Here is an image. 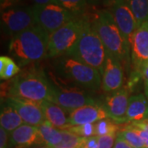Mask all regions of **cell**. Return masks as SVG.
Returning <instances> with one entry per match:
<instances>
[{"label": "cell", "mask_w": 148, "mask_h": 148, "mask_svg": "<svg viewBox=\"0 0 148 148\" xmlns=\"http://www.w3.org/2000/svg\"><path fill=\"white\" fill-rule=\"evenodd\" d=\"M91 27L100 37L106 51L118 58L123 68L128 70L131 64V47L117 26L109 9L95 11L89 16Z\"/></svg>", "instance_id": "cell-1"}, {"label": "cell", "mask_w": 148, "mask_h": 148, "mask_svg": "<svg viewBox=\"0 0 148 148\" xmlns=\"http://www.w3.org/2000/svg\"><path fill=\"white\" fill-rule=\"evenodd\" d=\"M118 134L120 135L127 143H129L132 146V147L146 148L143 140L138 134L135 127L132 126V124L125 127Z\"/></svg>", "instance_id": "cell-25"}, {"label": "cell", "mask_w": 148, "mask_h": 148, "mask_svg": "<svg viewBox=\"0 0 148 148\" xmlns=\"http://www.w3.org/2000/svg\"><path fill=\"white\" fill-rule=\"evenodd\" d=\"M148 119V101L145 94L129 97L127 110V122L141 123Z\"/></svg>", "instance_id": "cell-18"}, {"label": "cell", "mask_w": 148, "mask_h": 148, "mask_svg": "<svg viewBox=\"0 0 148 148\" xmlns=\"http://www.w3.org/2000/svg\"><path fill=\"white\" fill-rule=\"evenodd\" d=\"M82 148H98V136L86 138Z\"/></svg>", "instance_id": "cell-31"}, {"label": "cell", "mask_w": 148, "mask_h": 148, "mask_svg": "<svg viewBox=\"0 0 148 148\" xmlns=\"http://www.w3.org/2000/svg\"><path fill=\"white\" fill-rule=\"evenodd\" d=\"M36 24L33 6H13L1 12L2 28L6 34L12 37Z\"/></svg>", "instance_id": "cell-8"}, {"label": "cell", "mask_w": 148, "mask_h": 148, "mask_svg": "<svg viewBox=\"0 0 148 148\" xmlns=\"http://www.w3.org/2000/svg\"><path fill=\"white\" fill-rule=\"evenodd\" d=\"M49 101L62 107L69 113L86 105H93L99 102L78 87H63L57 84H53Z\"/></svg>", "instance_id": "cell-9"}, {"label": "cell", "mask_w": 148, "mask_h": 148, "mask_svg": "<svg viewBox=\"0 0 148 148\" xmlns=\"http://www.w3.org/2000/svg\"><path fill=\"white\" fill-rule=\"evenodd\" d=\"M140 73L142 74V77H143V80H144V82L148 83V63H147L142 68Z\"/></svg>", "instance_id": "cell-34"}, {"label": "cell", "mask_w": 148, "mask_h": 148, "mask_svg": "<svg viewBox=\"0 0 148 148\" xmlns=\"http://www.w3.org/2000/svg\"><path fill=\"white\" fill-rule=\"evenodd\" d=\"M68 130L82 138H90V137L96 136L95 123H86L83 125L72 126Z\"/></svg>", "instance_id": "cell-27"}, {"label": "cell", "mask_w": 148, "mask_h": 148, "mask_svg": "<svg viewBox=\"0 0 148 148\" xmlns=\"http://www.w3.org/2000/svg\"><path fill=\"white\" fill-rule=\"evenodd\" d=\"M85 15L69 21L49 36L46 58L66 56L71 51L82 34Z\"/></svg>", "instance_id": "cell-6"}, {"label": "cell", "mask_w": 148, "mask_h": 148, "mask_svg": "<svg viewBox=\"0 0 148 148\" xmlns=\"http://www.w3.org/2000/svg\"><path fill=\"white\" fill-rule=\"evenodd\" d=\"M53 84L40 70L29 69L22 71L11 81L9 96L39 103L49 101Z\"/></svg>", "instance_id": "cell-3"}, {"label": "cell", "mask_w": 148, "mask_h": 148, "mask_svg": "<svg viewBox=\"0 0 148 148\" xmlns=\"http://www.w3.org/2000/svg\"><path fill=\"white\" fill-rule=\"evenodd\" d=\"M63 139L57 146L50 148H82L86 138L80 137L68 129L61 130Z\"/></svg>", "instance_id": "cell-23"}, {"label": "cell", "mask_w": 148, "mask_h": 148, "mask_svg": "<svg viewBox=\"0 0 148 148\" xmlns=\"http://www.w3.org/2000/svg\"><path fill=\"white\" fill-rule=\"evenodd\" d=\"M144 94L148 101V83L147 82H144Z\"/></svg>", "instance_id": "cell-36"}, {"label": "cell", "mask_w": 148, "mask_h": 148, "mask_svg": "<svg viewBox=\"0 0 148 148\" xmlns=\"http://www.w3.org/2000/svg\"><path fill=\"white\" fill-rule=\"evenodd\" d=\"M115 1L116 0H87V3L90 6H102L110 8Z\"/></svg>", "instance_id": "cell-29"}, {"label": "cell", "mask_w": 148, "mask_h": 148, "mask_svg": "<svg viewBox=\"0 0 148 148\" xmlns=\"http://www.w3.org/2000/svg\"><path fill=\"white\" fill-rule=\"evenodd\" d=\"M108 118L109 115L100 101L93 105H86L69 113V122L71 126L95 123Z\"/></svg>", "instance_id": "cell-15"}, {"label": "cell", "mask_w": 148, "mask_h": 148, "mask_svg": "<svg viewBox=\"0 0 148 148\" xmlns=\"http://www.w3.org/2000/svg\"><path fill=\"white\" fill-rule=\"evenodd\" d=\"M36 148H50L49 147H48L47 145H45V146H41V147H38Z\"/></svg>", "instance_id": "cell-37"}, {"label": "cell", "mask_w": 148, "mask_h": 148, "mask_svg": "<svg viewBox=\"0 0 148 148\" xmlns=\"http://www.w3.org/2000/svg\"><path fill=\"white\" fill-rule=\"evenodd\" d=\"M116 134H109L98 137V148H114Z\"/></svg>", "instance_id": "cell-28"}, {"label": "cell", "mask_w": 148, "mask_h": 148, "mask_svg": "<svg viewBox=\"0 0 148 148\" xmlns=\"http://www.w3.org/2000/svg\"><path fill=\"white\" fill-rule=\"evenodd\" d=\"M54 67L61 77L82 88L98 90L101 87V75L97 69L69 56L58 58Z\"/></svg>", "instance_id": "cell-5"}, {"label": "cell", "mask_w": 148, "mask_h": 148, "mask_svg": "<svg viewBox=\"0 0 148 148\" xmlns=\"http://www.w3.org/2000/svg\"><path fill=\"white\" fill-rule=\"evenodd\" d=\"M4 101L16 110L27 124L39 127L45 121V117L39 103L16 97H8Z\"/></svg>", "instance_id": "cell-14"}, {"label": "cell", "mask_w": 148, "mask_h": 148, "mask_svg": "<svg viewBox=\"0 0 148 148\" xmlns=\"http://www.w3.org/2000/svg\"><path fill=\"white\" fill-rule=\"evenodd\" d=\"M20 67L8 56L0 57V77L2 80H8L19 74Z\"/></svg>", "instance_id": "cell-22"}, {"label": "cell", "mask_w": 148, "mask_h": 148, "mask_svg": "<svg viewBox=\"0 0 148 148\" xmlns=\"http://www.w3.org/2000/svg\"><path fill=\"white\" fill-rule=\"evenodd\" d=\"M130 47L132 67L140 73L142 68L148 63V21L143 22L136 30Z\"/></svg>", "instance_id": "cell-13"}, {"label": "cell", "mask_w": 148, "mask_h": 148, "mask_svg": "<svg viewBox=\"0 0 148 148\" xmlns=\"http://www.w3.org/2000/svg\"><path fill=\"white\" fill-rule=\"evenodd\" d=\"M132 126L135 127V129L137 130V132H138V134L140 135V137H141L142 139L143 140L144 144H145V147L148 148V132L147 131H146V130H144V129H143V128L138 127V126H136V125H134V124H132Z\"/></svg>", "instance_id": "cell-33"}, {"label": "cell", "mask_w": 148, "mask_h": 148, "mask_svg": "<svg viewBox=\"0 0 148 148\" xmlns=\"http://www.w3.org/2000/svg\"><path fill=\"white\" fill-rule=\"evenodd\" d=\"M49 36L38 25H34L11 39L9 53L20 66H25L46 57Z\"/></svg>", "instance_id": "cell-2"}, {"label": "cell", "mask_w": 148, "mask_h": 148, "mask_svg": "<svg viewBox=\"0 0 148 148\" xmlns=\"http://www.w3.org/2000/svg\"><path fill=\"white\" fill-rule=\"evenodd\" d=\"M39 105L45 114V120L49 122L53 127L60 130L72 127L69 122V114L67 115L69 112L62 107L47 100L39 102Z\"/></svg>", "instance_id": "cell-17"}, {"label": "cell", "mask_w": 148, "mask_h": 148, "mask_svg": "<svg viewBox=\"0 0 148 148\" xmlns=\"http://www.w3.org/2000/svg\"><path fill=\"white\" fill-rule=\"evenodd\" d=\"M40 143H44L38 127L27 123H23L9 135V147H29Z\"/></svg>", "instance_id": "cell-16"}, {"label": "cell", "mask_w": 148, "mask_h": 148, "mask_svg": "<svg viewBox=\"0 0 148 148\" xmlns=\"http://www.w3.org/2000/svg\"><path fill=\"white\" fill-rule=\"evenodd\" d=\"M33 11L36 23L50 36L69 21L80 17L66 10L55 3L44 5H34Z\"/></svg>", "instance_id": "cell-7"}, {"label": "cell", "mask_w": 148, "mask_h": 148, "mask_svg": "<svg viewBox=\"0 0 148 148\" xmlns=\"http://www.w3.org/2000/svg\"><path fill=\"white\" fill-rule=\"evenodd\" d=\"M53 3L63 7L77 16H84L88 5L87 0H53Z\"/></svg>", "instance_id": "cell-24"}, {"label": "cell", "mask_w": 148, "mask_h": 148, "mask_svg": "<svg viewBox=\"0 0 148 148\" xmlns=\"http://www.w3.org/2000/svg\"><path fill=\"white\" fill-rule=\"evenodd\" d=\"M34 5H44L49 3H53V0H32Z\"/></svg>", "instance_id": "cell-35"}, {"label": "cell", "mask_w": 148, "mask_h": 148, "mask_svg": "<svg viewBox=\"0 0 148 148\" xmlns=\"http://www.w3.org/2000/svg\"><path fill=\"white\" fill-rule=\"evenodd\" d=\"M24 123L21 116L18 114L16 110L8 104L5 101L1 106V114H0V124L8 132H12L16 128L22 125Z\"/></svg>", "instance_id": "cell-19"}, {"label": "cell", "mask_w": 148, "mask_h": 148, "mask_svg": "<svg viewBox=\"0 0 148 148\" xmlns=\"http://www.w3.org/2000/svg\"><path fill=\"white\" fill-rule=\"evenodd\" d=\"M114 148H134L132 147V146L127 143L123 138H122L120 135L117 134V138L115 143H114Z\"/></svg>", "instance_id": "cell-32"}, {"label": "cell", "mask_w": 148, "mask_h": 148, "mask_svg": "<svg viewBox=\"0 0 148 148\" xmlns=\"http://www.w3.org/2000/svg\"><path fill=\"white\" fill-rule=\"evenodd\" d=\"M39 132L42 138L43 143L49 147H53L62 142L63 136L60 129H58L48 122L47 120L41 123L39 127Z\"/></svg>", "instance_id": "cell-20"}, {"label": "cell", "mask_w": 148, "mask_h": 148, "mask_svg": "<svg viewBox=\"0 0 148 148\" xmlns=\"http://www.w3.org/2000/svg\"><path fill=\"white\" fill-rule=\"evenodd\" d=\"M131 9L138 21V27L148 21V0H123Z\"/></svg>", "instance_id": "cell-21"}, {"label": "cell", "mask_w": 148, "mask_h": 148, "mask_svg": "<svg viewBox=\"0 0 148 148\" xmlns=\"http://www.w3.org/2000/svg\"><path fill=\"white\" fill-rule=\"evenodd\" d=\"M128 95L129 91L127 88H121L106 95L101 102L109 118L119 124L127 122V110L129 102Z\"/></svg>", "instance_id": "cell-11"}, {"label": "cell", "mask_w": 148, "mask_h": 148, "mask_svg": "<svg viewBox=\"0 0 148 148\" xmlns=\"http://www.w3.org/2000/svg\"><path fill=\"white\" fill-rule=\"evenodd\" d=\"M8 131L3 127H0V148H8L9 146Z\"/></svg>", "instance_id": "cell-30"}, {"label": "cell", "mask_w": 148, "mask_h": 148, "mask_svg": "<svg viewBox=\"0 0 148 148\" xmlns=\"http://www.w3.org/2000/svg\"><path fill=\"white\" fill-rule=\"evenodd\" d=\"M123 66L120 60L106 51L105 64L101 72V87L106 92L121 89L123 84Z\"/></svg>", "instance_id": "cell-10"}, {"label": "cell", "mask_w": 148, "mask_h": 148, "mask_svg": "<svg viewBox=\"0 0 148 148\" xmlns=\"http://www.w3.org/2000/svg\"><path fill=\"white\" fill-rule=\"evenodd\" d=\"M95 134L98 137L109 135V134H116L119 129V124L113 121L110 118L100 120L95 123Z\"/></svg>", "instance_id": "cell-26"}, {"label": "cell", "mask_w": 148, "mask_h": 148, "mask_svg": "<svg viewBox=\"0 0 148 148\" xmlns=\"http://www.w3.org/2000/svg\"><path fill=\"white\" fill-rule=\"evenodd\" d=\"M66 56L101 72L106 60V49L91 27L88 15H85L84 27L77 42Z\"/></svg>", "instance_id": "cell-4"}, {"label": "cell", "mask_w": 148, "mask_h": 148, "mask_svg": "<svg viewBox=\"0 0 148 148\" xmlns=\"http://www.w3.org/2000/svg\"><path fill=\"white\" fill-rule=\"evenodd\" d=\"M110 11L123 36L130 45L132 36L138 28L136 17L123 0H116Z\"/></svg>", "instance_id": "cell-12"}]
</instances>
